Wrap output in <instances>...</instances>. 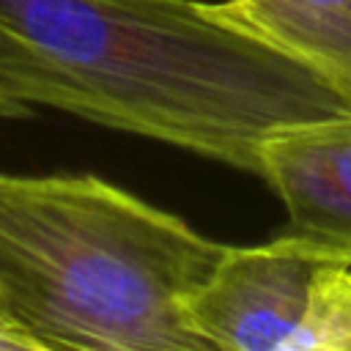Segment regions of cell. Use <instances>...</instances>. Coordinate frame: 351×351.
<instances>
[{
    "mask_svg": "<svg viewBox=\"0 0 351 351\" xmlns=\"http://www.w3.org/2000/svg\"><path fill=\"white\" fill-rule=\"evenodd\" d=\"M0 304H3V302H0Z\"/></svg>",
    "mask_w": 351,
    "mask_h": 351,
    "instance_id": "8",
    "label": "cell"
},
{
    "mask_svg": "<svg viewBox=\"0 0 351 351\" xmlns=\"http://www.w3.org/2000/svg\"><path fill=\"white\" fill-rule=\"evenodd\" d=\"M0 351H44L41 343L25 332L0 304Z\"/></svg>",
    "mask_w": 351,
    "mask_h": 351,
    "instance_id": "6",
    "label": "cell"
},
{
    "mask_svg": "<svg viewBox=\"0 0 351 351\" xmlns=\"http://www.w3.org/2000/svg\"><path fill=\"white\" fill-rule=\"evenodd\" d=\"M225 247L99 176L0 170V302L44 351H208L184 304Z\"/></svg>",
    "mask_w": 351,
    "mask_h": 351,
    "instance_id": "2",
    "label": "cell"
},
{
    "mask_svg": "<svg viewBox=\"0 0 351 351\" xmlns=\"http://www.w3.org/2000/svg\"><path fill=\"white\" fill-rule=\"evenodd\" d=\"M0 93L252 176L274 134L351 112L326 77L197 0H0Z\"/></svg>",
    "mask_w": 351,
    "mask_h": 351,
    "instance_id": "1",
    "label": "cell"
},
{
    "mask_svg": "<svg viewBox=\"0 0 351 351\" xmlns=\"http://www.w3.org/2000/svg\"><path fill=\"white\" fill-rule=\"evenodd\" d=\"M343 258L291 230L225 247L184 304L189 326L214 351H304L324 277Z\"/></svg>",
    "mask_w": 351,
    "mask_h": 351,
    "instance_id": "3",
    "label": "cell"
},
{
    "mask_svg": "<svg viewBox=\"0 0 351 351\" xmlns=\"http://www.w3.org/2000/svg\"><path fill=\"white\" fill-rule=\"evenodd\" d=\"M217 8L326 77L351 107V0H219Z\"/></svg>",
    "mask_w": 351,
    "mask_h": 351,
    "instance_id": "5",
    "label": "cell"
},
{
    "mask_svg": "<svg viewBox=\"0 0 351 351\" xmlns=\"http://www.w3.org/2000/svg\"><path fill=\"white\" fill-rule=\"evenodd\" d=\"M261 178L288 214L285 230L351 258V112L274 134Z\"/></svg>",
    "mask_w": 351,
    "mask_h": 351,
    "instance_id": "4",
    "label": "cell"
},
{
    "mask_svg": "<svg viewBox=\"0 0 351 351\" xmlns=\"http://www.w3.org/2000/svg\"><path fill=\"white\" fill-rule=\"evenodd\" d=\"M30 110L27 107H22L19 101H14V99H8L5 93H0V118H22V115H27Z\"/></svg>",
    "mask_w": 351,
    "mask_h": 351,
    "instance_id": "7",
    "label": "cell"
}]
</instances>
